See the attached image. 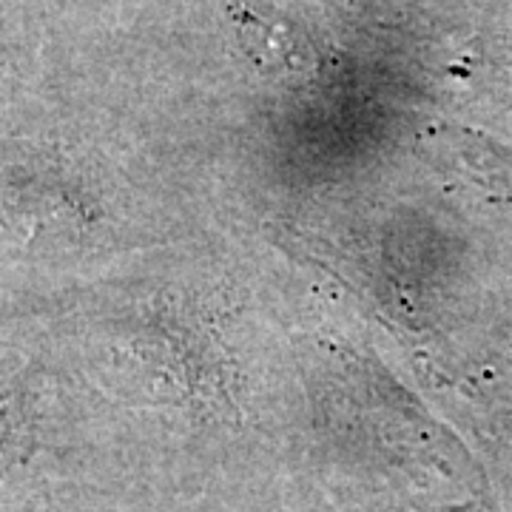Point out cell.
<instances>
[{"label": "cell", "mask_w": 512, "mask_h": 512, "mask_svg": "<svg viewBox=\"0 0 512 512\" xmlns=\"http://www.w3.org/2000/svg\"><path fill=\"white\" fill-rule=\"evenodd\" d=\"M23 439H26V427H23L20 410L9 399H0V473L15 458H20Z\"/></svg>", "instance_id": "obj_1"}]
</instances>
